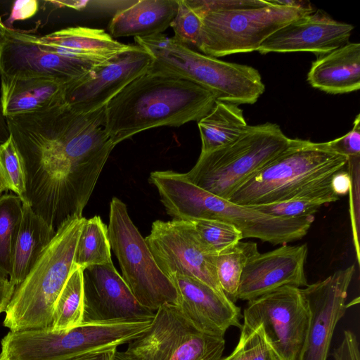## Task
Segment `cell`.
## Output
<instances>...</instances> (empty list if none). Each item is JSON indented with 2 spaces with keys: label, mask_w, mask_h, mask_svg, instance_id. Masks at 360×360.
<instances>
[{
  "label": "cell",
  "mask_w": 360,
  "mask_h": 360,
  "mask_svg": "<svg viewBox=\"0 0 360 360\" xmlns=\"http://www.w3.org/2000/svg\"><path fill=\"white\" fill-rule=\"evenodd\" d=\"M25 173V201L56 231L82 217L115 147L101 119L63 109L46 113L11 135Z\"/></svg>",
  "instance_id": "1"
},
{
  "label": "cell",
  "mask_w": 360,
  "mask_h": 360,
  "mask_svg": "<svg viewBox=\"0 0 360 360\" xmlns=\"http://www.w3.org/2000/svg\"><path fill=\"white\" fill-rule=\"evenodd\" d=\"M216 101L211 91L195 83L148 70L105 105L104 129L115 146L147 129L198 122Z\"/></svg>",
  "instance_id": "2"
},
{
  "label": "cell",
  "mask_w": 360,
  "mask_h": 360,
  "mask_svg": "<svg viewBox=\"0 0 360 360\" xmlns=\"http://www.w3.org/2000/svg\"><path fill=\"white\" fill-rule=\"evenodd\" d=\"M149 182L156 187L166 212L173 219L220 220L233 225L243 238L285 245L304 237L315 219L314 215L276 217L231 202L192 184L183 173L172 170L151 172Z\"/></svg>",
  "instance_id": "3"
},
{
  "label": "cell",
  "mask_w": 360,
  "mask_h": 360,
  "mask_svg": "<svg viewBox=\"0 0 360 360\" xmlns=\"http://www.w3.org/2000/svg\"><path fill=\"white\" fill-rule=\"evenodd\" d=\"M85 219L74 217L63 223L25 279L15 287L3 321L9 331L51 326L58 297L75 267L76 247Z\"/></svg>",
  "instance_id": "4"
},
{
  "label": "cell",
  "mask_w": 360,
  "mask_h": 360,
  "mask_svg": "<svg viewBox=\"0 0 360 360\" xmlns=\"http://www.w3.org/2000/svg\"><path fill=\"white\" fill-rule=\"evenodd\" d=\"M153 58L148 71L180 77L211 91L217 101L253 104L265 91L259 71L194 51L163 34L134 37Z\"/></svg>",
  "instance_id": "5"
},
{
  "label": "cell",
  "mask_w": 360,
  "mask_h": 360,
  "mask_svg": "<svg viewBox=\"0 0 360 360\" xmlns=\"http://www.w3.org/2000/svg\"><path fill=\"white\" fill-rule=\"evenodd\" d=\"M347 160L326 142L291 139L281 153L239 186L228 200L245 207L285 201L345 169Z\"/></svg>",
  "instance_id": "6"
},
{
  "label": "cell",
  "mask_w": 360,
  "mask_h": 360,
  "mask_svg": "<svg viewBox=\"0 0 360 360\" xmlns=\"http://www.w3.org/2000/svg\"><path fill=\"white\" fill-rule=\"evenodd\" d=\"M275 123L250 126L233 141L200 153L185 177L219 198L228 200L245 181L281 153L290 143Z\"/></svg>",
  "instance_id": "7"
},
{
  "label": "cell",
  "mask_w": 360,
  "mask_h": 360,
  "mask_svg": "<svg viewBox=\"0 0 360 360\" xmlns=\"http://www.w3.org/2000/svg\"><path fill=\"white\" fill-rule=\"evenodd\" d=\"M108 232L122 277L136 300L153 312L166 303L177 305L174 285L157 265L126 204L117 197L110 204Z\"/></svg>",
  "instance_id": "8"
},
{
  "label": "cell",
  "mask_w": 360,
  "mask_h": 360,
  "mask_svg": "<svg viewBox=\"0 0 360 360\" xmlns=\"http://www.w3.org/2000/svg\"><path fill=\"white\" fill-rule=\"evenodd\" d=\"M195 10L202 20L197 49L203 54L215 58L257 51L261 44L276 31L310 13L304 10L274 4L272 0L269 1L266 6L251 8L209 11Z\"/></svg>",
  "instance_id": "9"
},
{
  "label": "cell",
  "mask_w": 360,
  "mask_h": 360,
  "mask_svg": "<svg viewBox=\"0 0 360 360\" xmlns=\"http://www.w3.org/2000/svg\"><path fill=\"white\" fill-rule=\"evenodd\" d=\"M224 337L211 335L194 327L176 304L160 307L149 328L128 343L129 360H220Z\"/></svg>",
  "instance_id": "10"
},
{
  "label": "cell",
  "mask_w": 360,
  "mask_h": 360,
  "mask_svg": "<svg viewBox=\"0 0 360 360\" xmlns=\"http://www.w3.org/2000/svg\"><path fill=\"white\" fill-rule=\"evenodd\" d=\"M240 333L248 335L261 327L281 360H301L309 314L301 288L285 285L248 301Z\"/></svg>",
  "instance_id": "11"
},
{
  "label": "cell",
  "mask_w": 360,
  "mask_h": 360,
  "mask_svg": "<svg viewBox=\"0 0 360 360\" xmlns=\"http://www.w3.org/2000/svg\"><path fill=\"white\" fill-rule=\"evenodd\" d=\"M152 320L82 323L69 330L51 328L25 331L20 339L23 360H67L92 351L118 347L139 337Z\"/></svg>",
  "instance_id": "12"
},
{
  "label": "cell",
  "mask_w": 360,
  "mask_h": 360,
  "mask_svg": "<svg viewBox=\"0 0 360 360\" xmlns=\"http://www.w3.org/2000/svg\"><path fill=\"white\" fill-rule=\"evenodd\" d=\"M145 241L169 278L174 274L192 277L224 295L217 276V254L204 243L192 221L156 220Z\"/></svg>",
  "instance_id": "13"
},
{
  "label": "cell",
  "mask_w": 360,
  "mask_h": 360,
  "mask_svg": "<svg viewBox=\"0 0 360 360\" xmlns=\"http://www.w3.org/2000/svg\"><path fill=\"white\" fill-rule=\"evenodd\" d=\"M152 61L148 51L131 44L129 50L66 84L63 103L81 112L103 108L130 82L148 72Z\"/></svg>",
  "instance_id": "14"
},
{
  "label": "cell",
  "mask_w": 360,
  "mask_h": 360,
  "mask_svg": "<svg viewBox=\"0 0 360 360\" xmlns=\"http://www.w3.org/2000/svg\"><path fill=\"white\" fill-rule=\"evenodd\" d=\"M354 272L352 265L301 288L309 314L301 360H327L335 328L348 307L346 300Z\"/></svg>",
  "instance_id": "15"
},
{
  "label": "cell",
  "mask_w": 360,
  "mask_h": 360,
  "mask_svg": "<svg viewBox=\"0 0 360 360\" xmlns=\"http://www.w3.org/2000/svg\"><path fill=\"white\" fill-rule=\"evenodd\" d=\"M100 65L42 49L32 34L8 29L0 50V77H47L68 84Z\"/></svg>",
  "instance_id": "16"
},
{
  "label": "cell",
  "mask_w": 360,
  "mask_h": 360,
  "mask_svg": "<svg viewBox=\"0 0 360 360\" xmlns=\"http://www.w3.org/2000/svg\"><path fill=\"white\" fill-rule=\"evenodd\" d=\"M82 323L151 320L155 312L135 298L112 262L83 270Z\"/></svg>",
  "instance_id": "17"
},
{
  "label": "cell",
  "mask_w": 360,
  "mask_h": 360,
  "mask_svg": "<svg viewBox=\"0 0 360 360\" xmlns=\"http://www.w3.org/2000/svg\"><path fill=\"white\" fill-rule=\"evenodd\" d=\"M307 252L306 244H285L251 257L243 271L237 300L248 302L285 285L307 286Z\"/></svg>",
  "instance_id": "18"
},
{
  "label": "cell",
  "mask_w": 360,
  "mask_h": 360,
  "mask_svg": "<svg viewBox=\"0 0 360 360\" xmlns=\"http://www.w3.org/2000/svg\"><path fill=\"white\" fill-rule=\"evenodd\" d=\"M354 28L352 25L337 21L317 10L276 31L257 51L261 54L311 52L322 56L349 42Z\"/></svg>",
  "instance_id": "19"
},
{
  "label": "cell",
  "mask_w": 360,
  "mask_h": 360,
  "mask_svg": "<svg viewBox=\"0 0 360 360\" xmlns=\"http://www.w3.org/2000/svg\"><path fill=\"white\" fill-rule=\"evenodd\" d=\"M169 279L177 292V306L198 330L224 337L230 327L241 328L240 309L224 295L192 277L174 274Z\"/></svg>",
  "instance_id": "20"
},
{
  "label": "cell",
  "mask_w": 360,
  "mask_h": 360,
  "mask_svg": "<svg viewBox=\"0 0 360 360\" xmlns=\"http://www.w3.org/2000/svg\"><path fill=\"white\" fill-rule=\"evenodd\" d=\"M44 49L74 56L97 64L105 63L129 50L131 44L121 43L101 29L71 27L46 35H32Z\"/></svg>",
  "instance_id": "21"
},
{
  "label": "cell",
  "mask_w": 360,
  "mask_h": 360,
  "mask_svg": "<svg viewBox=\"0 0 360 360\" xmlns=\"http://www.w3.org/2000/svg\"><path fill=\"white\" fill-rule=\"evenodd\" d=\"M314 88L330 94H341L360 89V44L345 45L314 60L307 74Z\"/></svg>",
  "instance_id": "22"
},
{
  "label": "cell",
  "mask_w": 360,
  "mask_h": 360,
  "mask_svg": "<svg viewBox=\"0 0 360 360\" xmlns=\"http://www.w3.org/2000/svg\"><path fill=\"white\" fill-rule=\"evenodd\" d=\"M1 78L0 105L6 117L37 111L63 102L65 84L47 77Z\"/></svg>",
  "instance_id": "23"
},
{
  "label": "cell",
  "mask_w": 360,
  "mask_h": 360,
  "mask_svg": "<svg viewBox=\"0 0 360 360\" xmlns=\"http://www.w3.org/2000/svg\"><path fill=\"white\" fill-rule=\"evenodd\" d=\"M178 0H138L117 10L108 28L113 38L146 37L162 34L173 20Z\"/></svg>",
  "instance_id": "24"
},
{
  "label": "cell",
  "mask_w": 360,
  "mask_h": 360,
  "mask_svg": "<svg viewBox=\"0 0 360 360\" xmlns=\"http://www.w3.org/2000/svg\"><path fill=\"white\" fill-rule=\"evenodd\" d=\"M56 233L43 218L22 203V214L11 259L10 281L18 286L25 279Z\"/></svg>",
  "instance_id": "25"
},
{
  "label": "cell",
  "mask_w": 360,
  "mask_h": 360,
  "mask_svg": "<svg viewBox=\"0 0 360 360\" xmlns=\"http://www.w3.org/2000/svg\"><path fill=\"white\" fill-rule=\"evenodd\" d=\"M201 153H207L238 138L248 124L237 105L216 101L210 112L198 122Z\"/></svg>",
  "instance_id": "26"
},
{
  "label": "cell",
  "mask_w": 360,
  "mask_h": 360,
  "mask_svg": "<svg viewBox=\"0 0 360 360\" xmlns=\"http://www.w3.org/2000/svg\"><path fill=\"white\" fill-rule=\"evenodd\" d=\"M332 176L306 188L285 201L249 207L266 214L285 218L314 215L323 205L340 198L332 187Z\"/></svg>",
  "instance_id": "27"
},
{
  "label": "cell",
  "mask_w": 360,
  "mask_h": 360,
  "mask_svg": "<svg viewBox=\"0 0 360 360\" xmlns=\"http://www.w3.org/2000/svg\"><path fill=\"white\" fill-rule=\"evenodd\" d=\"M110 243L107 226L100 216L85 219L76 247L74 264L84 270L110 262Z\"/></svg>",
  "instance_id": "28"
},
{
  "label": "cell",
  "mask_w": 360,
  "mask_h": 360,
  "mask_svg": "<svg viewBox=\"0 0 360 360\" xmlns=\"http://www.w3.org/2000/svg\"><path fill=\"white\" fill-rule=\"evenodd\" d=\"M255 242L239 241L219 252L216 259L218 281L225 296L236 302L243 271L248 260L258 254Z\"/></svg>",
  "instance_id": "29"
},
{
  "label": "cell",
  "mask_w": 360,
  "mask_h": 360,
  "mask_svg": "<svg viewBox=\"0 0 360 360\" xmlns=\"http://www.w3.org/2000/svg\"><path fill=\"white\" fill-rule=\"evenodd\" d=\"M84 311L83 270L75 267L56 300L51 329L69 330L82 323Z\"/></svg>",
  "instance_id": "30"
},
{
  "label": "cell",
  "mask_w": 360,
  "mask_h": 360,
  "mask_svg": "<svg viewBox=\"0 0 360 360\" xmlns=\"http://www.w3.org/2000/svg\"><path fill=\"white\" fill-rule=\"evenodd\" d=\"M22 214V202L15 194L0 196V275L9 278L15 237Z\"/></svg>",
  "instance_id": "31"
},
{
  "label": "cell",
  "mask_w": 360,
  "mask_h": 360,
  "mask_svg": "<svg viewBox=\"0 0 360 360\" xmlns=\"http://www.w3.org/2000/svg\"><path fill=\"white\" fill-rule=\"evenodd\" d=\"M0 176L6 190L25 201L26 184L22 160L11 136L0 144Z\"/></svg>",
  "instance_id": "32"
},
{
  "label": "cell",
  "mask_w": 360,
  "mask_h": 360,
  "mask_svg": "<svg viewBox=\"0 0 360 360\" xmlns=\"http://www.w3.org/2000/svg\"><path fill=\"white\" fill-rule=\"evenodd\" d=\"M192 222L204 243L217 254L243 239L242 233L227 222L216 219Z\"/></svg>",
  "instance_id": "33"
},
{
  "label": "cell",
  "mask_w": 360,
  "mask_h": 360,
  "mask_svg": "<svg viewBox=\"0 0 360 360\" xmlns=\"http://www.w3.org/2000/svg\"><path fill=\"white\" fill-rule=\"evenodd\" d=\"M170 27L174 32L173 37L179 42L191 49L198 48L202 20L188 0H178L177 11Z\"/></svg>",
  "instance_id": "34"
},
{
  "label": "cell",
  "mask_w": 360,
  "mask_h": 360,
  "mask_svg": "<svg viewBox=\"0 0 360 360\" xmlns=\"http://www.w3.org/2000/svg\"><path fill=\"white\" fill-rule=\"evenodd\" d=\"M245 339V360H281L267 342L261 327L250 334H240Z\"/></svg>",
  "instance_id": "35"
},
{
  "label": "cell",
  "mask_w": 360,
  "mask_h": 360,
  "mask_svg": "<svg viewBox=\"0 0 360 360\" xmlns=\"http://www.w3.org/2000/svg\"><path fill=\"white\" fill-rule=\"evenodd\" d=\"M353 127L345 135L326 142L333 152L347 158L360 156V115L354 121Z\"/></svg>",
  "instance_id": "36"
},
{
  "label": "cell",
  "mask_w": 360,
  "mask_h": 360,
  "mask_svg": "<svg viewBox=\"0 0 360 360\" xmlns=\"http://www.w3.org/2000/svg\"><path fill=\"white\" fill-rule=\"evenodd\" d=\"M198 11H231L261 7L269 4L263 0H188Z\"/></svg>",
  "instance_id": "37"
},
{
  "label": "cell",
  "mask_w": 360,
  "mask_h": 360,
  "mask_svg": "<svg viewBox=\"0 0 360 360\" xmlns=\"http://www.w3.org/2000/svg\"><path fill=\"white\" fill-rule=\"evenodd\" d=\"M359 162L360 156L348 158L347 163L348 172L351 177V186L349 188L350 200H354L350 202L351 205V217L354 233V242L356 247V257L358 262L359 261V214L355 210V201L359 199H355L356 195H359Z\"/></svg>",
  "instance_id": "38"
},
{
  "label": "cell",
  "mask_w": 360,
  "mask_h": 360,
  "mask_svg": "<svg viewBox=\"0 0 360 360\" xmlns=\"http://www.w3.org/2000/svg\"><path fill=\"white\" fill-rule=\"evenodd\" d=\"M334 360H360L359 342L356 335L345 330L340 344L331 353Z\"/></svg>",
  "instance_id": "39"
},
{
  "label": "cell",
  "mask_w": 360,
  "mask_h": 360,
  "mask_svg": "<svg viewBox=\"0 0 360 360\" xmlns=\"http://www.w3.org/2000/svg\"><path fill=\"white\" fill-rule=\"evenodd\" d=\"M331 185L339 197L347 194L351 186V177L348 171L343 169L335 173L332 176Z\"/></svg>",
  "instance_id": "40"
},
{
  "label": "cell",
  "mask_w": 360,
  "mask_h": 360,
  "mask_svg": "<svg viewBox=\"0 0 360 360\" xmlns=\"http://www.w3.org/2000/svg\"><path fill=\"white\" fill-rule=\"evenodd\" d=\"M117 347H110L84 353L67 360H114Z\"/></svg>",
  "instance_id": "41"
},
{
  "label": "cell",
  "mask_w": 360,
  "mask_h": 360,
  "mask_svg": "<svg viewBox=\"0 0 360 360\" xmlns=\"http://www.w3.org/2000/svg\"><path fill=\"white\" fill-rule=\"evenodd\" d=\"M15 289V285L9 278L0 275V314L5 312Z\"/></svg>",
  "instance_id": "42"
},
{
  "label": "cell",
  "mask_w": 360,
  "mask_h": 360,
  "mask_svg": "<svg viewBox=\"0 0 360 360\" xmlns=\"http://www.w3.org/2000/svg\"><path fill=\"white\" fill-rule=\"evenodd\" d=\"M245 339L240 335L239 340L233 351L227 356L220 360H245Z\"/></svg>",
  "instance_id": "43"
},
{
  "label": "cell",
  "mask_w": 360,
  "mask_h": 360,
  "mask_svg": "<svg viewBox=\"0 0 360 360\" xmlns=\"http://www.w3.org/2000/svg\"><path fill=\"white\" fill-rule=\"evenodd\" d=\"M11 136L6 117L4 115L0 105V144L6 142Z\"/></svg>",
  "instance_id": "44"
},
{
  "label": "cell",
  "mask_w": 360,
  "mask_h": 360,
  "mask_svg": "<svg viewBox=\"0 0 360 360\" xmlns=\"http://www.w3.org/2000/svg\"><path fill=\"white\" fill-rule=\"evenodd\" d=\"M8 29L0 20V50L7 41Z\"/></svg>",
  "instance_id": "45"
},
{
  "label": "cell",
  "mask_w": 360,
  "mask_h": 360,
  "mask_svg": "<svg viewBox=\"0 0 360 360\" xmlns=\"http://www.w3.org/2000/svg\"><path fill=\"white\" fill-rule=\"evenodd\" d=\"M114 360H129L126 355L124 354V352H120L117 350L115 354Z\"/></svg>",
  "instance_id": "46"
},
{
  "label": "cell",
  "mask_w": 360,
  "mask_h": 360,
  "mask_svg": "<svg viewBox=\"0 0 360 360\" xmlns=\"http://www.w3.org/2000/svg\"><path fill=\"white\" fill-rule=\"evenodd\" d=\"M7 191L6 188L2 184V182L0 181V196L3 194L4 192Z\"/></svg>",
  "instance_id": "47"
},
{
  "label": "cell",
  "mask_w": 360,
  "mask_h": 360,
  "mask_svg": "<svg viewBox=\"0 0 360 360\" xmlns=\"http://www.w3.org/2000/svg\"><path fill=\"white\" fill-rule=\"evenodd\" d=\"M0 360H8L1 352L0 354Z\"/></svg>",
  "instance_id": "48"
},
{
  "label": "cell",
  "mask_w": 360,
  "mask_h": 360,
  "mask_svg": "<svg viewBox=\"0 0 360 360\" xmlns=\"http://www.w3.org/2000/svg\"><path fill=\"white\" fill-rule=\"evenodd\" d=\"M0 181H1V176H0Z\"/></svg>",
  "instance_id": "49"
}]
</instances>
